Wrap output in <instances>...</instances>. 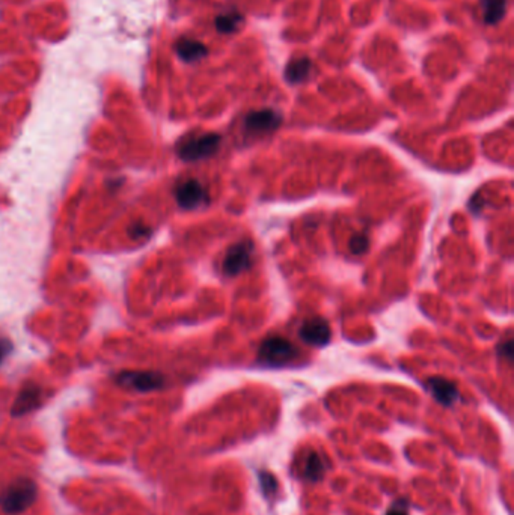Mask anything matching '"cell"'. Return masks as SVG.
Returning <instances> with one entry per match:
<instances>
[{
    "instance_id": "21",
    "label": "cell",
    "mask_w": 514,
    "mask_h": 515,
    "mask_svg": "<svg viewBox=\"0 0 514 515\" xmlns=\"http://www.w3.org/2000/svg\"><path fill=\"white\" fill-rule=\"evenodd\" d=\"M500 354L502 355V358H507V359H511L513 358V340L508 339V340H504V342L500 345Z\"/></svg>"
},
{
    "instance_id": "15",
    "label": "cell",
    "mask_w": 514,
    "mask_h": 515,
    "mask_svg": "<svg viewBox=\"0 0 514 515\" xmlns=\"http://www.w3.org/2000/svg\"><path fill=\"white\" fill-rule=\"evenodd\" d=\"M242 17L239 14H224L216 19V28L222 34H231L239 26Z\"/></svg>"
},
{
    "instance_id": "13",
    "label": "cell",
    "mask_w": 514,
    "mask_h": 515,
    "mask_svg": "<svg viewBox=\"0 0 514 515\" xmlns=\"http://www.w3.org/2000/svg\"><path fill=\"white\" fill-rule=\"evenodd\" d=\"M311 71V61L310 59H296L290 62V65L286 69V77L290 83H302L306 80Z\"/></svg>"
},
{
    "instance_id": "6",
    "label": "cell",
    "mask_w": 514,
    "mask_h": 515,
    "mask_svg": "<svg viewBox=\"0 0 514 515\" xmlns=\"http://www.w3.org/2000/svg\"><path fill=\"white\" fill-rule=\"evenodd\" d=\"M175 201L183 210H196L208 202V193L195 178L181 179L173 190Z\"/></svg>"
},
{
    "instance_id": "5",
    "label": "cell",
    "mask_w": 514,
    "mask_h": 515,
    "mask_svg": "<svg viewBox=\"0 0 514 515\" xmlns=\"http://www.w3.org/2000/svg\"><path fill=\"white\" fill-rule=\"evenodd\" d=\"M252 263H254V244L249 240H243L228 249L222 268L226 276L233 277L249 270Z\"/></svg>"
},
{
    "instance_id": "3",
    "label": "cell",
    "mask_w": 514,
    "mask_h": 515,
    "mask_svg": "<svg viewBox=\"0 0 514 515\" xmlns=\"http://www.w3.org/2000/svg\"><path fill=\"white\" fill-rule=\"evenodd\" d=\"M297 348L288 339L270 336L263 340L258 350V360L267 366H282L297 358Z\"/></svg>"
},
{
    "instance_id": "16",
    "label": "cell",
    "mask_w": 514,
    "mask_h": 515,
    "mask_svg": "<svg viewBox=\"0 0 514 515\" xmlns=\"http://www.w3.org/2000/svg\"><path fill=\"white\" fill-rule=\"evenodd\" d=\"M259 484L263 487L264 494H275L276 488H278V482H276L275 476L268 472H261L259 473Z\"/></svg>"
},
{
    "instance_id": "18",
    "label": "cell",
    "mask_w": 514,
    "mask_h": 515,
    "mask_svg": "<svg viewBox=\"0 0 514 515\" xmlns=\"http://www.w3.org/2000/svg\"><path fill=\"white\" fill-rule=\"evenodd\" d=\"M350 249L356 255H362L368 250V239L365 235H354L350 240Z\"/></svg>"
},
{
    "instance_id": "9",
    "label": "cell",
    "mask_w": 514,
    "mask_h": 515,
    "mask_svg": "<svg viewBox=\"0 0 514 515\" xmlns=\"http://www.w3.org/2000/svg\"><path fill=\"white\" fill-rule=\"evenodd\" d=\"M300 338H302L303 342L314 347L328 345L332 338L329 322L324 318L306 320L303 326L300 327Z\"/></svg>"
},
{
    "instance_id": "4",
    "label": "cell",
    "mask_w": 514,
    "mask_h": 515,
    "mask_svg": "<svg viewBox=\"0 0 514 515\" xmlns=\"http://www.w3.org/2000/svg\"><path fill=\"white\" fill-rule=\"evenodd\" d=\"M116 383L136 392H153L164 386V377L154 371H124L116 375Z\"/></svg>"
},
{
    "instance_id": "20",
    "label": "cell",
    "mask_w": 514,
    "mask_h": 515,
    "mask_svg": "<svg viewBox=\"0 0 514 515\" xmlns=\"http://www.w3.org/2000/svg\"><path fill=\"white\" fill-rule=\"evenodd\" d=\"M11 351H12V344L8 339L0 338V363L8 358V354H10Z\"/></svg>"
},
{
    "instance_id": "11",
    "label": "cell",
    "mask_w": 514,
    "mask_h": 515,
    "mask_svg": "<svg viewBox=\"0 0 514 515\" xmlns=\"http://www.w3.org/2000/svg\"><path fill=\"white\" fill-rule=\"evenodd\" d=\"M175 50L178 56L186 62H195L202 59L207 54V47L202 43L191 38H181L175 44Z\"/></svg>"
},
{
    "instance_id": "1",
    "label": "cell",
    "mask_w": 514,
    "mask_h": 515,
    "mask_svg": "<svg viewBox=\"0 0 514 515\" xmlns=\"http://www.w3.org/2000/svg\"><path fill=\"white\" fill-rule=\"evenodd\" d=\"M36 501V485L32 479L19 478L12 481L0 493V508L5 514L17 515L34 505Z\"/></svg>"
},
{
    "instance_id": "10",
    "label": "cell",
    "mask_w": 514,
    "mask_h": 515,
    "mask_svg": "<svg viewBox=\"0 0 514 515\" xmlns=\"http://www.w3.org/2000/svg\"><path fill=\"white\" fill-rule=\"evenodd\" d=\"M429 391L439 404L451 407L458 398L457 386L444 377H431L429 380Z\"/></svg>"
},
{
    "instance_id": "7",
    "label": "cell",
    "mask_w": 514,
    "mask_h": 515,
    "mask_svg": "<svg viewBox=\"0 0 514 515\" xmlns=\"http://www.w3.org/2000/svg\"><path fill=\"white\" fill-rule=\"evenodd\" d=\"M282 122V116L272 109H263L252 112L244 120V129L249 133L264 134L278 129Z\"/></svg>"
},
{
    "instance_id": "14",
    "label": "cell",
    "mask_w": 514,
    "mask_h": 515,
    "mask_svg": "<svg viewBox=\"0 0 514 515\" xmlns=\"http://www.w3.org/2000/svg\"><path fill=\"white\" fill-rule=\"evenodd\" d=\"M323 463H321V458L319 457V454H310L306 458V464H305V476L310 479V481H319L321 476H323Z\"/></svg>"
},
{
    "instance_id": "2",
    "label": "cell",
    "mask_w": 514,
    "mask_h": 515,
    "mask_svg": "<svg viewBox=\"0 0 514 515\" xmlns=\"http://www.w3.org/2000/svg\"><path fill=\"white\" fill-rule=\"evenodd\" d=\"M220 144H222V138L217 133L195 134V136L180 140L177 154L183 162H200L215 155L219 151Z\"/></svg>"
},
{
    "instance_id": "19",
    "label": "cell",
    "mask_w": 514,
    "mask_h": 515,
    "mask_svg": "<svg viewBox=\"0 0 514 515\" xmlns=\"http://www.w3.org/2000/svg\"><path fill=\"white\" fill-rule=\"evenodd\" d=\"M386 515H409V511H407V505L405 501H398V502H394L392 506L389 509H387Z\"/></svg>"
},
{
    "instance_id": "17",
    "label": "cell",
    "mask_w": 514,
    "mask_h": 515,
    "mask_svg": "<svg viewBox=\"0 0 514 515\" xmlns=\"http://www.w3.org/2000/svg\"><path fill=\"white\" fill-rule=\"evenodd\" d=\"M129 234L134 240H145L149 235H151V229H149L147 225L136 221V223H133L129 228Z\"/></svg>"
},
{
    "instance_id": "12",
    "label": "cell",
    "mask_w": 514,
    "mask_h": 515,
    "mask_svg": "<svg viewBox=\"0 0 514 515\" xmlns=\"http://www.w3.org/2000/svg\"><path fill=\"white\" fill-rule=\"evenodd\" d=\"M481 8L487 25H496L504 17L507 0H481Z\"/></svg>"
},
{
    "instance_id": "8",
    "label": "cell",
    "mask_w": 514,
    "mask_h": 515,
    "mask_svg": "<svg viewBox=\"0 0 514 515\" xmlns=\"http://www.w3.org/2000/svg\"><path fill=\"white\" fill-rule=\"evenodd\" d=\"M41 401H43V392L41 389H39V386L35 383H28L21 387L17 398H15L12 404L11 415L15 417L25 416L41 406Z\"/></svg>"
}]
</instances>
